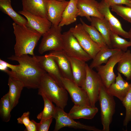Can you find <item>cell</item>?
I'll return each instance as SVG.
<instances>
[{
  "label": "cell",
  "instance_id": "obj_1",
  "mask_svg": "<svg viewBox=\"0 0 131 131\" xmlns=\"http://www.w3.org/2000/svg\"><path fill=\"white\" fill-rule=\"evenodd\" d=\"M8 58L17 61L19 66L15 71L7 69L5 72L22 82L25 87L38 88L43 76L47 72L41 67L35 56L31 57L26 54L18 56L14 55Z\"/></svg>",
  "mask_w": 131,
  "mask_h": 131
},
{
  "label": "cell",
  "instance_id": "obj_2",
  "mask_svg": "<svg viewBox=\"0 0 131 131\" xmlns=\"http://www.w3.org/2000/svg\"><path fill=\"white\" fill-rule=\"evenodd\" d=\"M12 25L16 41L14 48L15 55H34V49L42 35L31 28L15 22Z\"/></svg>",
  "mask_w": 131,
  "mask_h": 131
},
{
  "label": "cell",
  "instance_id": "obj_3",
  "mask_svg": "<svg viewBox=\"0 0 131 131\" xmlns=\"http://www.w3.org/2000/svg\"><path fill=\"white\" fill-rule=\"evenodd\" d=\"M38 89V94H44L54 103L56 106L64 109L67 105L68 92L59 85L47 73L41 79Z\"/></svg>",
  "mask_w": 131,
  "mask_h": 131
},
{
  "label": "cell",
  "instance_id": "obj_4",
  "mask_svg": "<svg viewBox=\"0 0 131 131\" xmlns=\"http://www.w3.org/2000/svg\"><path fill=\"white\" fill-rule=\"evenodd\" d=\"M100 108L101 119L103 131H109L110 126L115 110V103L114 96L107 91L103 84L99 94L98 100Z\"/></svg>",
  "mask_w": 131,
  "mask_h": 131
},
{
  "label": "cell",
  "instance_id": "obj_5",
  "mask_svg": "<svg viewBox=\"0 0 131 131\" xmlns=\"http://www.w3.org/2000/svg\"><path fill=\"white\" fill-rule=\"evenodd\" d=\"M62 27L52 25L49 30L44 34L40 44L38 52L41 54L46 51L63 50Z\"/></svg>",
  "mask_w": 131,
  "mask_h": 131
},
{
  "label": "cell",
  "instance_id": "obj_6",
  "mask_svg": "<svg viewBox=\"0 0 131 131\" xmlns=\"http://www.w3.org/2000/svg\"><path fill=\"white\" fill-rule=\"evenodd\" d=\"M62 37L63 50L68 57L86 62L92 59L69 30L63 33Z\"/></svg>",
  "mask_w": 131,
  "mask_h": 131
},
{
  "label": "cell",
  "instance_id": "obj_7",
  "mask_svg": "<svg viewBox=\"0 0 131 131\" xmlns=\"http://www.w3.org/2000/svg\"><path fill=\"white\" fill-rule=\"evenodd\" d=\"M86 70V77L82 87L87 93L91 106L95 107V104L98 100L101 87L103 84L101 77L97 73L91 68L87 63Z\"/></svg>",
  "mask_w": 131,
  "mask_h": 131
},
{
  "label": "cell",
  "instance_id": "obj_8",
  "mask_svg": "<svg viewBox=\"0 0 131 131\" xmlns=\"http://www.w3.org/2000/svg\"><path fill=\"white\" fill-rule=\"evenodd\" d=\"M69 30L76 39L83 49L93 59L101 47L91 38L82 24L76 25Z\"/></svg>",
  "mask_w": 131,
  "mask_h": 131
},
{
  "label": "cell",
  "instance_id": "obj_9",
  "mask_svg": "<svg viewBox=\"0 0 131 131\" xmlns=\"http://www.w3.org/2000/svg\"><path fill=\"white\" fill-rule=\"evenodd\" d=\"M56 107V112L53 117L56 121L54 131H58L65 127L90 131H102L95 126L85 125L79 122L75 121L70 117L68 113L64 111V109L57 106Z\"/></svg>",
  "mask_w": 131,
  "mask_h": 131
},
{
  "label": "cell",
  "instance_id": "obj_10",
  "mask_svg": "<svg viewBox=\"0 0 131 131\" xmlns=\"http://www.w3.org/2000/svg\"><path fill=\"white\" fill-rule=\"evenodd\" d=\"M123 52L119 51L110 57L104 65H101L96 68L97 73L106 89L115 81L116 76L114 68L120 59Z\"/></svg>",
  "mask_w": 131,
  "mask_h": 131
},
{
  "label": "cell",
  "instance_id": "obj_11",
  "mask_svg": "<svg viewBox=\"0 0 131 131\" xmlns=\"http://www.w3.org/2000/svg\"><path fill=\"white\" fill-rule=\"evenodd\" d=\"M62 81L74 105L91 106L88 95L82 87L78 86L73 80L63 77Z\"/></svg>",
  "mask_w": 131,
  "mask_h": 131
},
{
  "label": "cell",
  "instance_id": "obj_12",
  "mask_svg": "<svg viewBox=\"0 0 131 131\" xmlns=\"http://www.w3.org/2000/svg\"><path fill=\"white\" fill-rule=\"evenodd\" d=\"M69 1L64 0H47V18L52 25H58L62 19L63 13Z\"/></svg>",
  "mask_w": 131,
  "mask_h": 131
},
{
  "label": "cell",
  "instance_id": "obj_13",
  "mask_svg": "<svg viewBox=\"0 0 131 131\" xmlns=\"http://www.w3.org/2000/svg\"><path fill=\"white\" fill-rule=\"evenodd\" d=\"M35 56L42 68L59 85L64 87L62 81L63 77L57 63L52 57L48 54Z\"/></svg>",
  "mask_w": 131,
  "mask_h": 131
},
{
  "label": "cell",
  "instance_id": "obj_14",
  "mask_svg": "<svg viewBox=\"0 0 131 131\" xmlns=\"http://www.w3.org/2000/svg\"><path fill=\"white\" fill-rule=\"evenodd\" d=\"M110 8L103 0L99 3V11L108 21L111 31L123 38L129 39L128 32L123 29L119 20L111 12Z\"/></svg>",
  "mask_w": 131,
  "mask_h": 131
},
{
  "label": "cell",
  "instance_id": "obj_15",
  "mask_svg": "<svg viewBox=\"0 0 131 131\" xmlns=\"http://www.w3.org/2000/svg\"><path fill=\"white\" fill-rule=\"evenodd\" d=\"M18 13L25 16L27 20L26 26L37 31L42 35L51 26V23L47 18L31 14L22 10Z\"/></svg>",
  "mask_w": 131,
  "mask_h": 131
},
{
  "label": "cell",
  "instance_id": "obj_16",
  "mask_svg": "<svg viewBox=\"0 0 131 131\" xmlns=\"http://www.w3.org/2000/svg\"><path fill=\"white\" fill-rule=\"evenodd\" d=\"M99 3L95 0H78V16L85 17L90 22L91 17L104 18L99 10Z\"/></svg>",
  "mask_w": 131,
  "mask_h": 131
},
{
  "label": "cell",
  "instance_id": "obj_17",
  "mask_svg": "<svg viewBox=\"0 0 131 131\" xmlns=\"http://www.w3.org/2000/svg\"><path fill=\"white\" fill-rule=\"evenodd\" d=\"M48 54L55 61L63 77L73 80L69 57L63 50L52 51Z\"/></svg>",
  "mask_w": 131,
  "mask_h": 131
},
{
  "label": "cell",
  "instance_id": "obj_18",
  "mask_svg": "<svg viewBox=\"0 0 131 131\" xmlns=\"http://www.w3.org/2000/svg\"><path fill=\"white\" fill-rule=\"evenodd\" d=\"M117 74L115 82L106 89L109 93L122 101L129 91L131 85L123 79L120 73L118 72Z\"/></svg>",
  "mask_w": 131,
  "mask_h": 131
},
{
  "label": "cell",
  "instance_id": "obj_19",
  "mask_svg": "<svg viewBox=\"0 0 131 131\" xmlns=\"http://www.w3.org/2000/svg\"><path fill=\"white\" fill-rule=\"evenodd\" d=\"M71 68L73 80L79 86L82 87L86 76V62L68 57Z\"/></svg>",
  "mask_w": 131,
  "mask_h": 131
},
{
  "label": "cell",
  "instance_id": "obj_20",
  "mask_svg": "<svg viewBox=\"0 0 131 131\" xmlns=\"http://www.w3.org/2000/svg\"><path fill=\"white\" fill-rule=\"evenodd\" d=\"M23 10L47 18V0H22Z\"/></svg>",
  "mask_w": 131,
  "mask_h": 131
},
{
  "label": "cell",
  "instance_id": "obj_21",
  "mask_svg": "<svg viewBox=\"0 0 131 131\" xmlns=\"http://www.w3.org/2000/svg\"><path fill=\"white\" fill-rule=\"evenodd\" d=\"M98 111V108L96 106L74 105L68 114L74 119L81 118L91 119L94 117Z\"/></svg>",
  "mask_w": 131,
  "mask_h": 131
},
{
  "label": "cell",
  "instance_id": "obj_22",
  "mask_svg": "<svg viewBox=\"0 0 131 131\" xmlns=\"http://www.w3.org/2000/svg\"><path fill=\"white\" fill-rule=\"evenodd\" d=\"M8 85L9 87L8 93L12 110L18 103L21 92L25 87L21 82L10 76Z\"/></svg>",
  "mask_w": 131,
  "mask_h": 131
},
{
  "label": "cell",
  "instance_id": "obj_23",
  "mask_svg": "<svg viewBox=\"0 0 131 131\" xmlns=\"http://www.w3.org/2000/svg\"><path fill=\"white\" fill-rule=\"evenodd\" d=\"M78 0H70L63 13L61 21L58 26L62 27L75 22L78 16L77 7Z\"/></svg>",
  "mask_w": 131,
  "mask_h": 131
},
{
  "label": "cell",
  "instance_id": "obj_24",
  "mask_svg": "<svg viewBox=\"0 0 131 131\" xmlns=\"http://www.w3.org/2000/svg\"><path fill=\"white\" fill-rule=\"evenodd\" d=\"M0 9L1 11L8 15L17 24L27 26L28 23L27 20L13 9L11 6V0H0Z\"/></svg>",
  "mask_w": 131,
  "mask_h": 131
},
{
  "label": "cell",
  "instance_id": "obj_25",
  "mask_svg": "<svg viewBox=\"0 0 131 131\" xmlns=\"http://www.w3.org/2000/svg\"><path fill=\"white\" fill-rule=\"evenodd\" d=\"M119 50L109 48L108 46L101 47L89 66L93 69L102 64H106L110 58L117 53ZM121 51V50H120Z\"/></svg>",
  "mask_w": 131,
  "mask_h": 131
},
{
  "label": "cell",
  "instance_id": "obj_26",
  "mask_svg": "<svg viewBox=\"0 0 131 131\" xmlns=\"http://www.w3.org/2000/svg\"><path fill=\"white\" fill-rule=\"evenodd\" d=\"M91 25L95 27L100 33L104 38L106 43L111 48L110 41V35L111 31L110 26L105 18L101 19L95 17H91Z\"/></svg>",
  "mask_w": 131,
  "mask_h": 131
},
{
  "label": "cell",
  "instance_id": "obj_27",
  "mask_svg": "<svg viewBox=\"0 0 131 131\" xmlns=\"http://www.w3.org/2000/svg\"><path fill=\"white\" fill-rule=\"evenodd\" d=\"M117 70L122 74L127 80H131V51L128 49L123 51L121 58L117 63Z\"/></svg>",
  "mask_w": 131,
  "mask_h": 131
},
{
  "label": "cell",
  "instance_id": "obj_28",
  "mask_svg": "<svg viewBox=\"0 0 131 131\" xmlns=\"http://www.w3.org/2000/svg\"><path fill=\"white\" fill-rule=\"evenodd\" d=\"M41 96L44 102V107L43 110L37 115V118L41 120L51 118H53L55 114L56 107L52 103V101L44 94H41Z\"/></svg>",
  "mask_w": 131,
  "mask_h": 131
},
{
  "label": "cell",
  "instance_id": "obj_29",
  "mask_svg": "<svg viewBox=\"0 0 131 131\" xmlns=\"http://www.w3.org/2000/svg\"><path fill=\"white\" fill-rule=\"evenodd\" d=\"M80 20L84 29L93 41L101 47L108 46L103 36L95 27L87 25L81 18Z\"/></svg>",
  "mask_w": 131,
  "mask_h": 131
},
{
  "label": "cell",
  "instance_id": "obj_30",
  "mask_svg": "<svg viewBox=\"0 0 131 131\" xmlns=\"http://www.w3.org/2000/svg\"><path fill=\"white\" fill-rule=\"evenodd\" d=\"M118 34L112 31L110 35V41L111 49L125 51L131 46V42L120 37Z\"/></svg>",
  "mask_w": 131,
  "mask_h": 131
},
{
  "label": "cell",
  "instance_id": "obj_31",
  "mask_svg": "<svg viewBox=\"0 0 131 131\" xmlns=\"http://www.w3.org/2000/svg\"><path fill=\"white\" fill-rule=\"evenodd\" d=\"M11 111L8 92L2 97L0 101V115L3 121L8 122L10 121Z\"/></svg>",
  "mask_w": 131,
  "mask_h": 131
},
{
  "label": "cell",
  "instance_id": "obj_32",
  "mask_svg": "<svg viewBox=\"0 0 131 131\" xmlns=\"http://www.w3.org/2000/svg\"><path fill=\"white\" fill-rule=\"evenodd\" d=\"M130 89L122 101L125 109V115L123 122L124 126L126 127L131 121V83Z\"/></svg>",
  "mask_w": 131,
  "mask_h": 131
},
{
  "label": "cell",
  "instance_id": "obj_33",
  "mask_svg": "<svg viewBox=\"0 0 131 131\" xmlns=\"http://www.w3.org/2000/svg\"><path fill=\"white\" fill-rule=\"evenodd\" d=\"M112 11L131 23V7L122 5H116L111 7Z\"/></svg>",
  "mask_w": 131,
  "mask_h": 131
},
{
  "label": "cell",
  "instance_id": "obj_34",
  "mask_svg": "<svg viewBox=\"0 0 131 131\" xmlns=\"http://www.w3.org/2000/svg\"><path fill=\"white\" fill-rule=\"evenodd\" d=\"M52 118L40 120L38 123V131H48L52 122Z\"/></svg>",
  "mask_w": 131,
  "mask_h": 131
},
{
  "label": "cell",
  "instance_id": "obj_35",
  "mask_svg": "<svg viewBox=\"0 0 131 131\" xmlns=\"http://www.w3.org/2000/svg\"><path fill=\"white\" fill-rule=\"evenodd\" d=\"M110 7L116 5H125L131 7V0H103Z\"/></svg>",
  "mask_w": 131,
  "mask_h": 131
},
{
  "label": "cell",
  "instance_id": "obj_36",
  "mask_svg": "<svg viewBox=\"0 0 131 131\" xmlns=\"http://www.w3.org/2000/svg\"><path fill=\"white\" fill-rule=\"evenodd\" d=\"M30 114V113L29 111L23 113L20 117L17 118L18 123L24 124L25 127L27 126L31 121L29 117Z\"/></svg>",
  "mask_w": 131,
  "mask_h": 131
},
{
  "label": "cell",
  "instance_id": "obj_37",
  "mask_svg": "<svg viewBox=\"0 0 131 131\" xmlns=\"http://www.w3.org/2000/svg\"><path fill=\"white\" fill-rule=\"evenodd\" d=\"M0 65V68L2 70H5L9 68L11 69V71L14 72L17 70L19 66L18 65H15L11 64L1 59Z\"/></svg>",
  "mask_w": 131,
  "mask_h": 131
},
{
  "label": "cell",
  "instance_id": "obj_38",
  "mask_svg": "<svg viewBox=\"0 0 131 131\" xmlns=\"http://www.w3.org/2000/svg\"><path fill=\"white\" fill-rule=\"evenodd\" d=\"M26 131H38V123L32 120L29 124L26 127L24 130Z\"/></svg>",
  "mask_w": 131,
  "mask_h": 131
},
{
  "label": "cell",
  "instance_id": "obj_39",
  "mask_svg": "<svg viewBox=\"0 0 131 131\" xmlns=\"http://www.w3.org/2000/svg\"><path fill=\"white\" fill-rule=\"evenodd\" d=\"M128 32L129 35V39L130 40V41L131 42V27Z\"/></svg>",
  "mask_w": 131,
  "mask_h": 131
},
{
  "label": "cell",
  "instance_id": "obj_40",
  "mask_svg": "<svg viewBox=\"0 0 131 131\" xmlns=\"http://www.w3.org/2000/svg\"><path fill=\"white\" fill-rule=\"evenodd\" d=\"M57 0L58 1H62L64 0Z\"/></svg>",
  "mask_w": 131,
  "mask_h": 131
}]
</instances>
